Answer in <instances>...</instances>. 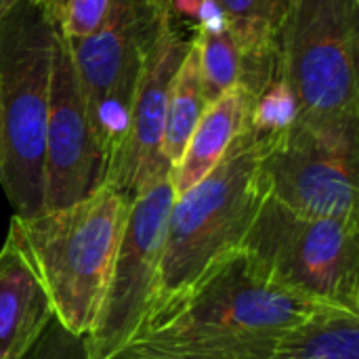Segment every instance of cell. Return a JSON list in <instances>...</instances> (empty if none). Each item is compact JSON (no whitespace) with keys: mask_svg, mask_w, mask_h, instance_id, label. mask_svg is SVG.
<instances>
[{"mask_svg":"<svg viewBox=\"0 0 359 359\" xmlns=\"http://www.w3.org/2000/svg\"><path fill=\"white\" fill-rule=\"evenodd\" d=\"M261 158L263 141L246 128L198 185L175 198L156 292L141 337L160 330L240 252L269 196Z\"/></svg>","mask_w":359,"mask_h":359,"instance_id":"obj_1","label":"cell"},{"mask_svg":"<svg viewBox=\"0 0 359 359\" xmlns=\"http://www.w3.org/2000/svg\"><path fill=\"white\" fill-rule=\"evenodd\" d=\"M130 198L101 185L88 198L36 217L11 219L53 307V320L86 337L99 313L126 227Z\"/></svg>","mask_w":359,"mask_h":359,"instance_id":"obj_2","label":"cell"},{"mask_svg":"<svg viewBox=\"0 0 359 359\" xmlns=\"http://www.w3.org/2000/svg\"><path fill=\"white\" fill-rule=\"evenodd\" d=\"M57 34L32 2L0 21V187L15 217L44 210V139Z\"/></svg>","mask_w":359,"mask_h":359,"instance_id":"obj_3","label":"cell"},{"mask_svg":"<svg viewBox=\"0 0 359 359\" xmlns=\"http://www.w3.org/2000/svg\"><path fill=\"white\" fill-rule=\"evenodd\" d=\"M240 255L269 284L359 316V221L303 217L265 198Z\"/></svg>","mask_w":359,"mask_h":359,"instance_id":"obj_4","label":"cell"},{"mask_svg":"<svg viewBox=\"0 0 359 359\" xmlns=\"http://www.w3.org/2000/svg\"><path fill=\"white\" fill-rule=\"evenodd\" d=\"M359 0H290L278 34V69L299 120L359 122Z\"/></svg>","mask_w":359,"mask_h":359,"instance_id":"obj_5","label":"cell"},{"mask_svg":"<svg viewBox=\"0 0 359 359\" xmlns=\"http://www.w3.org/2000/svg\"><path fill=\"white\" fill-rule=\"evenodd\" d=\"M170 21H175V15L151 0H111L107 15L93 34L65 40L84 93L90 126L103 151L105 179L116 168L128 137L135 90L145 57Z\"/></svg>","mask_w":359,"mask_h":359,"instance_id":"obj_6","label":"cell"},{"mask_svg":"<svg viewBox=\"0 0 359 359\" xmlns=\"http://www.w3.org/2000/svg\"><path fill=\"white\" fill-rule=\"evenodd\" d=\"M269 198L316 219H358L359 122L297 120L284 135L263 141Z\"/></svg>","mask_w":359,"mask_h":359,"instance_id":"obj_7","label":"cell"},{"mask_svg":"<svg viewBox=\"0 0 359 359\" xmlns=\"http://www.w3.org/2000/svg\"><path fill=\"white\" fill-rule=\"evenodd\" d=\"M172 204L170 172L156 177L133 198L99 313L84 337L88 359H118L141 337L156 292Z\"/></svg>","mask_w":359,"mask_h":359,"instance_id":"obj_8","label":"cell"},{"mask_svg":"<svg viewBox=\"0 0 359 359\" xmlns=\"http://www.w3.org/2000/svg\"><path fill=\"white\" fill-rule=\"evenodd\" d=\"M332 311L341 309L301 299L269 284L238 252L160 330L141 339L189 341L215 334L290 328Z\"/></svg>","mask_w":359,"mask_h":359,"instance_id":"obj_9","label":"cell"},{"mask_svg":"<svg viewBox=\"0 0 359 359\" xmlns=\"http://www.w3.org/2000/svg\"><path fill=\"white\" fill-rule=\"evenodd\" d=\"M103 181V151L90 126L69 48L57 36L44 139V210L72 206L97 191Z\"/></svg>","mask_w":359,"mask_h":359,"instance_id":"obj_10","label":"cell"},{"mask_svg":"<svg viewBox=\"0 0 359 359\" xmlns=\"http://www.w3.org/2000/svg\"><path fill=\"white\" fill-rule=\"evenodd\" d=\"M128 359H359V316L332 311L290 328L248 330L189 341L139 339Z\"/></svg>","mask_w":359,"mask_h":359,"instance_id":"obj_11","label":"cell"},{"mask_svg":"<svg viewBox=\"0 0 359 359\" xmlns=\"http://www.w3.org/2000/svg\"><path fill=\"white\" fill-rule=\"evenodd\" d=\"M189 48L191 40H185L175 21H170L156 38L141 67L128 137L116 168L103 183L130 200L156 177L172 170L162 156L164 120L172 80Z\"/></svg>","mask_w":359,"mask_h":359,"instance_id":"obj_12","label":"cell"},{"mask_svg":"<svg viewBox=\"0 0 359 359\" xmlns=\"http://www.w3.org/2000/svg\"><path fill=\"white\" fill-rule=\"evenodd\" d=\"M53 322V307L15 229L0 248V359H25Z\"/></svg>","mask_w":359,"mask_h":359,"instance_id":"obj_13","label":"cell"},{"mask_svg":"<svg viewBox=\"0 0 359 359\" xmlns=\"http://www.w3.org/2000/svg\"><path fill=\"white\" fill-rule=\"evenodd\" d=\"M252 103L255 97L244 86H236L208 105L181 160L170 170L175 198L198 185L223 160L231 143L248 128Z\"/></svg>","mask_w":359,"mask_h":359,"instance_id":"obj_14","label":"cell"},{"mask_svg":"<svg viewBox=\"0 0 359 359\" xmlns=\"http://www.w3.org/2000/svg\"><path fill=\"white\" fill-rule=\"evenodd\" d=\"M242 50V82L255 99L280 74L278 34L290 0H219Z\"/></svg>","mask_w":359,"mask_h":359,"instance_id":"obj_15","label":"cell"},{"mask_svg":"<svg viewBox=\"0 0 359 359\" xmlns=\"http://www.w3.org/2000/svg\"><path fill=\"white\" fill-rule=\"evenodd\" d=\"M208 109V101L202 88L200 76V61L198 48L191 40V48L187 50L179 72L172 80L166 105V120H164V137H162V156L170 164L177 166L181 160L200 118Z\"/></svg>","mask_w":359,"mask_h":359,"instance_id":"obj_16","label":"cell"},{"mask_svg":"<svg viewBox=\"0 0 359 359\" xmlns=\"http://www.w3.org/2000/svg\"><path fill=\"white\" fill-rule=\"evenodd\" d=\"M191 40L198 48L202 88L210 105L225 93L240 86L242 67H244L242 50L229 27L221 32L196 29V36Z\"/></svg>","mask_w":359,"mask_h":359,"instance_id":"obj_17","label":"cell"},{"mask_svg":"<svg viewBox=\"0 0 359 359\" xmlns=\"http://www.w3.org/2000/svg\"><path fill=\"white\" fill-rule=\"evenodd\" d=\"M299 120V101L290 84L278 74L255 99L248 130L261 141H271L294 126Z\"/></svg>","mask_w":359,"mask_h":359,"instance_id":"obj_18","label":"cell"},{"mask_svg":"<svg viewBox=\"0 0 359 359\" xmlns=\"http://www.w3.org/2000/svg\"><path fill=\"white\" fill-rule=\"evenodd\" d=\"M32 4L42 11L59 38L78 40L101 25L111 0H32Z\"/></svg>","mask_w":359,"mask_h":359,"instance_id":"obj_19","label":"cell"},{"mask_svg":"<svg viewBox=\"0 0 359 359\" xmlns=\"http://www.w3.org/2000/svg\"><path fill=\"white\" fill-rule=\"evenodd\" d=\"M25 359H88V355H86L84 339L67 332L53 320Z\"/></svg>","mask_w":359,"mask_h":359,"instance_id":"obj_20","label":"cell"},{"mask_svg":"<svg viewBox=\"0 0 359 359\" xmlns=\"http://www.w3.org/2000/svg\"><path fill=\"white\" fill-rule=\"evenodd\" d=\"M172 13L194 17L198 21L196 29L202 32H221L227 25V17L219 4V0H172Z\"/></svg>","mask_w":359,"mask_h":359,"instance_id":"obj_21","label":"cell"},{"mask_svg":"<svg viewBox=\"0 0 359 359\" xmlns=\"http://www.w3.org/2000/svg\"><path fill=\"white\" fill-rule=\"evenodd\" d=\"M19 2H32V0H0V21H2V17H4L15 4H19Z\"/></svg>","mask_w":359,"mask_h":359,"instance_id":"obj_22","label":"cell"},{"mask_svg":"<svg viewBox=\"0 0 359 359\" xmlns=\"http://www.w3.org/2000/svg\"><path fill=\"white\" fill-rule=\"evenodd\" d=\"M154 4H158L162 11H166V13H172V0H151ZM175 15V13H172Z\"/></svg>","mask_w":359,"mask_h":359,"instance_id":"obj_23","label":"cell"}]
</instances>
